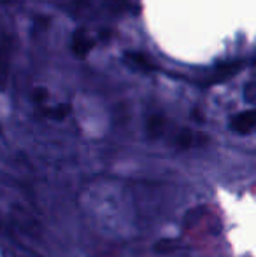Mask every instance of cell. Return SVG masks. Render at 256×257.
Listing matches in <instances>:
<instances>
[{
  "instance_id": "1",
  "label": "cell",
  "mask_w": 256,
  "mask_h": 257,
  "mask_svg": "<svg viewBox=\"0 0 256 257\" xmlns=\"http://www.w3.org/2000/svg\"><path fill=\"white\" fill-rule=\"evenodd\" d=\"M256 128V108H249V110L239 112L237 115H233L230 119V130L240 135L253 132Z\"/></svg>"
},
{
  "instance_id": "2",
  "label": "cell",
  "mask_w": 256,
  "mask_h": 257,
  "mask_svg": "<svg viewBox=\"0 0 256 257\" xmlns=\"http://www.w3.org/2000/svg\"><path fill=\"white\" fill-rule=\"evenodd\" d=\"M93 46H95V41L84 30L75 32L74 37H72V51L77 56H86L93 49Z\"/></svg>"
},
{
  "instance_id": "3",
  "label": "cell",
  "mask_w": 256,
  "mask_h": 257,
  "mask_svg": "<svg viewBox=\"0 0 256 257\" xmlns=\"http://www.w3.org/2000/svg\"><path fill=\"white\" fill-rule=\"evenodd\" d=\"M9 68H11V44L4 42L0 46V88H4L9 77Z\"/></svg>"
},
{
  "instance_id": "4",
  "label": "cell",
  "mask_w": 256,
  "mask_h": 257,
  "mask_svg": "<svg viewBox=\"0 0 256 257\" xmlns=\"http://www.w3.org/2000/svg\"><path fill=\"white\" fill-rule=\"evenodd\" d=\"M44 114L48 115V117L60 121V119H65L68 114H70V105H68V103H58V105H55V107L44 108Z\"/></svg>"
},
{
  "instance_id": "5",
  "label": "cell",
  "mask_w": 256,
  "mask_h": 257,
  "mask_svg": "<svg viewBox=\"0 0 256 257\" xmlns=\"http://www.w3.org/2000/svg\"><path fill=\"white\" fill-rule=\"evenodd\" d=\"M163 126H165V122L161 117H158V115L156 117H151L149 122H147V133H149L151 137L161 135V133H163Z\"/></svg>"
},
{
  "instance_id": "6",
  "label": "cell",
  "mask_w": 256,
  "mask_h": 257,
  "mask_svg": "<svg viewBox=\"0 0 256 257\" xmlns=\"http://www.w3.org/2000/svg\"><path fill=\"white\" fill-rule=\"evenodd\" d=\"M244 98L249 103L256 105V77H253L246 84V88H244Z\"/></svg>"
},
{
  "instance_id": "7",
  "label": "cell",
  "mask_w": 256,
  "mask_h": 257,
  "mask_svg": "<svg viewBox=\"0 0 256 257\" xmlns=\"http://www.w3.org/2000/svg\"><path fill=\"white\" fill-rule=\"evenodd\" d=\"M127 56L130 58V61H132L135 67H140V68H149L151 67L149 60H147V56H144V54L133 53V54H127Z\"/></svg>"
},
{
  "instance_id": "8",
  "label": "cell",
  "mask_w": 256,
  "mask_h": 257,
  "mask_svg": "<svg viewBox=\"0 0 256 257\" xmlns=\"http://www.w3.org/2000/svg\"><path fill=\"white\" fill-rule=\"evenodd\" d=\"M46 96H48V91H46V89H35V91H34L35 102H44Z\"/></svg>"
},
{
  "instance_id": "9",
  "label": "cell",
  "mask_w": 256,
  "mask_h": 257,
  "mask_svg": "<svg viewBox=\"0 0 256 257\" xmlns=\"http://www.w3.org/2000/svg\"><path fill=\"white\" fill-rule=\"evenodd\" d=\"M2 2H13V0H2Z\"/></svg>"
},
{
  "instance_id": "10",
  "label": "cell",
  "mask_w": 256,
  "mask_h": 257,
  "mask_svg": "<svg viewBox=\"0 0 256 257\" xmlns=\"http://www.w3.org/2000/svg\"><path fill=\"white\" fill-rule=\"evenodd\" d=\"M0 227H2V219H0Z\"/></svg>"
}]
</instances>
